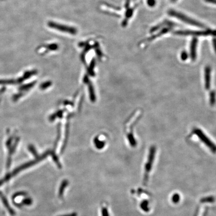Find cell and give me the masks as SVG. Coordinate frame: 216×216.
Wrapping results in <instances>:
<instances>
[{
  "label": "cell",
  "mask_w": 216,
  "mask_h": 216,
  "mask_svg": "<svg viewBox=\"0 0 216 216\" xmlns=\"http://www.w3.org/2000/svg\"><path fill=\"white\" fill-rule=\"evenodd\" d=\"M168 14L171 16L176 18L182 21L190 24V25L194 26L199 27H204V25L200 23L199 22L196 21L193 19L190 18L186 15L182 14L181 13L179 12L174 10H170L168 11Z\"/></svg>",
  "instance_id": "6da1fadb"
},
{
  "label": "cell",
  "mask_w": 216,
  "mask_h": 216,
  "mask_svg": "<svg viewBox=\"0 0 216 216\" xmlns=\"http://www.w3.org/2000/svg\"><path fill=\"white\" fill-rule=\"evenodd\" d=\"M193 134L197 136L199 138L202 142L205 144L207 147L209 148L213 153H216V145L214 144V143L211 141L209 138L206 135H205V133L202 131L201 129L196 128L193 130Z\"/></svg>",
  "instance_id": "7a4b0ae2"
},
{
  "label": "cell",
  "mask_w": 216,
  "mask_h": 216,
  "mask_svg": "<svg viewBox=\"0 0 216 216\" xmlns=\"http://www.w3.org/2000/svg\"><path fill=\"white\" fill-rule=\"evenodd\" d=\"M176 35H181V36H189L192 35L195 36H207L209 35L216 36V30H207L204 31H189V30H185V31H178L175 33Z\"/></svg>",
  "instance_id": "3957f363"
},
{
  "label": "cell",
  "mask_w": 216,
  "mask_h": 216,
  "mask_svg": "<svg viewBox=\"0 0 216 216\" xmlns=\"http://www.w3.org/2000/svg\"><path fill=\"white\" fill-rule=\"evenodd\" d=\"M48 26L53 29H56L63 32L67 33L72 35H75L77 32V30L75 29V28L61 25V24H58L56 23L53 22H50L48 23Z\"/></svg>",
  "instance_id": "277c9868"
},
{
  "label": "cell",
  "mask_w": 216,
  "mask_h": 216,
  "mask_svg": "<svg viewBox=\"0 0 216 216\" xmlns=\"http://www.w3.org/2000/svg\"><path fill=\"white\" fill-rule=\"evenodd\" d=\"M156 147L155 146H152L150 148V152H149V157H148V160L147 163H146V165L145 166V171H146V174H145V181H147V179L148 174L149 173L150 170L151 169L153 163L154 162V158H155V153H156Z\"/></svg>",
  "instance_id": "5b68a950"
},
{
  "label": "cell",
  "mask_w": 216,
  "mask_h": 216,
  "mask_svg": "<svg viewBox=\"0 0 216 216\" xmlns=\"http://www.w3.org/2000/svg\"><path fill=\"white\" fill-rule=\"evenodd\" d=\"M197 38H194L192 40L191 45H190V55L191 58L193 61H195L197 59V47L198 44Z\"/></svg>",
  "instance_id": "8992f818"
},
{
  "label": "cell",
  "mask_w": 216,
  "mask_h": 216,
  "mask_svg": "<svg viewBox=\"0 0 216 216\" xmlns=\"http://www.w3.org/2000/svg\"><path fill=\"white\" fill-rule=\"evenodd\" d=\"M211 72V67L209 66L206 67L205 69V87L207 90H209L210 88Z\"/></svg>",
  "instance_id": "52a82bcc"
},
{
  "label": "cell",
  "mask_w": 216,
  "mask_h": 216,
  "mask_svg": "<svg viewBox=\"0 0 216 216\" xmlns=\"http://www.w3.org/2000/svg\"><path fill=\"white\" fill-rule=\"evenodd\" d=\"M0 198L1 199L3 204L4 205L5 208L9 212V214L11 215H12V216L14 215L15 212H14L13 210L12 209L11 207H10L7 200L6 198H5V197L4 196V195L2 194V193L1 192H0Z\"/></svg>",
  "instance_id": "ba28073f"
},
{
  "label": "cell",
  "mask_w": 216,
  "mask_h": 216,
  "mask_svg": "<svg viewBox=\"0 0 216 216\" xmlns=\"http://www.w3.org/2000/svg\"><path fill=\"white\" fill-rule=\"evenodd\" d=\"M68 185H69V181L67 180H64L62 182L59 187V191H58V197L59 198L62 199L63 197L64 192Z\"/></svg>",
  "instance_id": "9c48e42d"
},
{
  "label": "cell",
  "mask_w": 216,
  "mask_h": 216,
  "mask_svg": "<svg viewBox=\"0 0 216 216\" xmlns=\"http://www.w3.org/2000/svg\"><path fill=\"white\" fill-rule=\"evenodd\" d=\"M171 26H167V27L164 28L162 30H161V31L159 33H158L156 35H154L153 36L149 38L147 40V42L151 41L152 40H153V39H156L158 37H160L161 36V35H164V34H166L168 32H169V31L171 30V28H170Z\"/></svg>",
  "instance_id": "30bf717a"
},
{
  "label": "cell",
  "mask_w": 216,
  "mask_h": 216,
  "mask_svg": "<svg viewBox=\"0 0 216 216\" xmlns=\"http://www.w3.org/2000/svg\"><path fill=\"white\" fill-rule=\"evenodd\" d=\"M34 72H27L26 73H25V74H24L23 76L22 77L20 78L19 79L17 80V82L18 83H22V82L25 81L26 79H27L28 78H29L31 77L32 75L34 74Z\"/></svg>",
  "instance_id": "8fae6325"
},
{
  "label": "cell",
  "mask_w": 216,
  "mask_h": 216,
  "mask_svg": "<svg viewBox=\"0 0 216 216\" xmlns=\"http://www.w3.org/2000/svg\"><path fill=\"white\" fill-rule=\"evenodd\" d=\"M101 216H110L109 210L108 208L107 205L106 204L104 203L101 206Z\"/></svg>",
  "instance_id": "7c38bea8"
},
{
  "label": "cell",
  "mask_w": 216,
  "mask_h": 216,
  "mask_svg": "<svg viewBox=\"0 0 216 216\" xmlns=\"http://www.w3.org/2000/svg\"><path fill=\"white\" fill-rule=\"evenodd\" d=\"M216 92L215 91H212L210 93V103L211 106H214L216 102Z\"/></svg>",
  "instance_id": "4fadbf2b"
},
{
  "label": "cell",
  "mask_w": 216,
  "mask_h": 216,
  "mask_svg": "<svg viewBox=\"0 0 216 216\" xmlns=\"http://www.w3.org/2000/svg\"><path fill=\"white\" fill-rule=\"evenodd\" d=\"M17 83V81L14 80H0V85H15Z\"/></svg>",
  "instance_id": "5bb4252c"
},
{
  "label": "cell",
  "mask_w": 216,
  "mask_h": 216,
  "mask_svg": "<svg viewBox=\"0 0 216 216\" xmlns=\"http://www.w3.org/2000/svg\"><path fill=\"white\" fill-rule=\"evenodd\" d=\"M34 85V83H31V84H27V85H23L20 88V90L21 91H25V90H27L28 89H30Z\"/></svg>",
  "instance_id": "9a60e30c"
},
{
  "label": "cell",
  "mask_w": 216,
  "mask_h": 216,
  "mask_svg": "<svg viewBox=\"0 0 216 216\" xmlns=\"http://www.w3.org/2000/svg\"><path fill=\"white\" fill-rule=\"evenodd\" d=\"M133 12H134V10L133 9L128 10L126 12V16L127 18L129 19L131 17L133 13Z\"/></svg>",
  "instance_id": "2e32d148"
},
{
  "label": "cell",
  "mask_w": 216,
  "mask_h": 216,
  "mask_svg": "<svg viewBox=\"0 0 216 216\" xmlns=\"http://www.w3.org/2000/svg\"><path fill=\"white\" fill-rule=\"evenodd\" d=\"M32 203V200L30 198H27L23 202V204L25 205H31Z\"/></svg>",
  "instance_id": "e0dca14e"
},
{
  "label": "cell",
  "mask_w": 216,
  "mask_h": 216,
  "mask_svg": "<svg viewBox=\"0 0 216 216\" xmlns=\"http://www.w3.org/2000/svg\"><path fill=\"white\" fill-rule=\"evenodd\" d=\"M181 57L183 61H185L188 58V54L186 52H182L181 54Z\"/></svg>",
  "instance_id": "ac0fdd59"
},
{
  "label": "cell",
  "mask_w": 216,
  "mask_h": 216,
  "mask_svg": "<svg viewBox=\"0 0 216 216\" xmlns=\"http://www.w3.org/2000/svg\"><path fill=\"white\" fill-rule=\"evenodd\" d=\"M147 4L150 7L155 6L156 4V0H147Z\"/></svg>",
  "instance_id": "d6986e66"
},
{
  "label": "cell",
  "mask_w": 216,
  "mask_h": 216,
  "mask_svg": "<svg viewBox=\"0 0 216 216\" xmlns=\"http://www.w3.org/2000/svg\"><path fill=\"white\" fill-rule=\"evenodd\" d=\"M48 48H49V49L51 50H56L58 49V46L57 44H53L51 45H49V46L48 47Z\"/></svg>",
  "instance_id": "ffe728a7"
},
{
  "label": "cell",
  "mask_w": 216,
  "mask_h": 216,
  "mask_svg": "<svg viewBox=\"0 0 216 216\" xmlns=\"http://www.w3.org/2000/svg\"><path fill=\"white\" fill-rule=\"evenodd\" d=\"M179 199H180V197L178 194H175L173 196V201L175 203H177L179 201Z\"/></svg>",
  "instance_id": "44dd1931"
},
{
  "label": "cell",
  "mask_w": 216,
  "mask_h": 216,
  "mask_svg": "<svg viewBox=\"0 0 216 216\" xmlns=\"http://www.w3.org/2000/svg\"><path fill=\"white\" fill-rule=\"evenodd\" d=\"M29 148L30 152H31L32 153H33V154H34V155H36V152L35 151V149H34V148L32 146H30Z\"/></svg>",
  "instance_id": "7402d4cb"
},
{
  "label": "cell",
  "mask_w": 216,
  "mask_h": 216,
  "mask_svg": "<svg viewBox=\"0 0 216 216\" xmlns=\"http://www.w3.org/2000/svg\"><path fill=\"white\" fill-rule=\"evenodd\" d=\"M78 214L77 213H70V214H66V215H62V216H77Z\"/></svg>",
  "instance_id": "603a6c76"
},
{
  "label": "cell",
  "mask_w": 216,
  "mask_h": 216,
  "mask_svg": "<svg viewBox=\"0 0 216 216\" xmlns=\"http://www.w3.org/2000/svg\"><path fill=\"white\" fill-rule=\"evenodd\" d=\"M213 45L214 50H215L216 53V38H214L213 39Z\"/></svg>",
  "instance_id": "cb8c5ba5"
},
{
  "label": "cell",
  "mask_w": 216,
  "mask_h": 216,
  "mask_svg": "<svg viewBox=\"0 0 216 216\" xmlns=\"http://www.w3.org/2000/svg\"><path fill=\"white\" fill-rule=\"evenodd\" d=\"M205 1L209 3H212V4L216 5V0H205Z\"/></svg>",
  "instance_id": "d4e9b609"
},
{
  "label": "cell",
  "mask_w": 216,
  "mask_h": 216,
  "mask_svg": "<svg viewBox=\"0 0 216 216\" xmlns=\"http://www.w3.org/2000/svg\"><path fill=\"white\" fill-rule=\"evenodd\" d=\"M177 1V0H171V1L173 3L176 2Z\"/></svg>",
  "instance_id": "484cf974"
}]
</instances>
